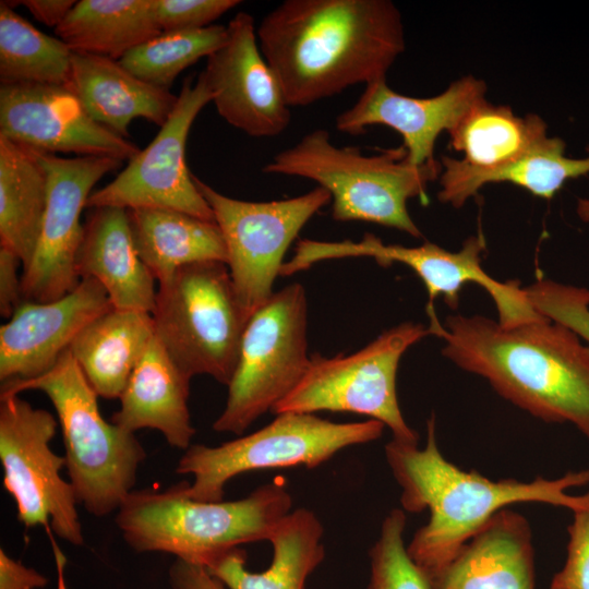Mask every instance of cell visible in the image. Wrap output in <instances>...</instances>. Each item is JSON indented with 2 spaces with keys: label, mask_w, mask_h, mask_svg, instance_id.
<instances>
[{
  "label": "cell",
  "mask_w": 589,
  "mask_h": 589,
  "mask_svg": "<svg viewBox=\"0 0 589 589\" xmlns=\"http://www.w3.org/2000/svg\"><path fill=\"white\" fill-rule=\"evenodd\" d=\"M256 34L290 107L386 79L406 47L400 11L389 0H285Z\"/></svg>",
  "instance_id": "cell-1"
},
{
  "label": "cell",
  "mask_w": 589,
  "mask_h": 589,
  "mask_svg": "<svg viewBox=\"0 0 589 589\" xmlns=\"http://www.w3.org/2000/svg\"><path fill=\"white\" fill-rule=\"evenodd\" d=\"M429 318L455 365L534 418L570 423L589 440V348L576 333L544 316L512 326L478 314Z\"/></svg>",
  "instance_id": "cell-2"
},
{
  "label": "cell",
  "mask_w": 589,
  "mask_h": 589,
  "mask_svg": "<svg viewBox=\"0 0 589 589\" xmlns=\"http://www.w3.org/2000/svg\"><path fill=\"white\" fill-rule=\"evenodd\" d=\"M390 472L401 489L405 512L430 514L407 545L411 560L430 579L501 509L516 503H543L572 513L589 506V492L567 491L589 484V470L568 471L562 477H538L531 481L514 478L492 480L474 470H465L447 460L436 440V419L426 421V442L392 438L385 445Z\"/></svg>",
  "instance_id": "cell-3"
},
{
  "label": "cell",
  "mask_w": 589,
  "mask_h": 589,
  "mask_svg": "<svg viewBox=\"0 0 589 589\" xmlns=\"http://www.w3.org/2000/svg\"><path fill=\"white\" fill-rule=\"evenodd\" d=\"M291 507L284 480L228 502L193 500L182 481L164 490L134 489L116 512L115 521L134 552L168 553L206 567L230 549L268 541Z\"/></svg>",
  "instance_id": "cell-4"
},
{
  "label": "cell",
  "mask_w": 589,
  "mask_h": 589,
  "mask_svg": "<svg viewBox=\"0 0 589 589\" xmlns=\"http://www.w3.org/2000/svg\"><path fill=\"white\" fill-rule=\"evenodd\" d=\"M262 171L315 181L329 192L335 220L373 223L421 238L407 204L413 197L428 204V185L438 179L442 165L410 164L402 144L373 155L338 147L326 130L316 129L275 154Z\"/></svg>",
  "instance_id": "cell-5"
},
{
  "label": "cell",
  "mask_w": 589,
  "mask_h": 589,
  "mask_svg": "<svg viewBox=\"0 0 589 589\" xmlns=\"http://www.w3.org/2000/svg\"><path fill=\"white\" fill-rule=\"evenodd\" d=\"M40 390L57 412L65 449V468L77 501L88 514L117 512L135 489L146 452L129 432L104 419L98 395L70 350L40 376L1 383L0 397Z\"/></svg>",
  "instance_id": "cell-6"
},
{
  "label": "cell",
  "mask_w": 589,
  "mask_h": 589,
  "mask_svg": "<svg viewBox=\"0 0 589 589\" xmlns=\"http://www.w3.org/2000/svg\"><path fill=\"white\" fill-rule=\"evenodd\" d=\"M158 284L152 312L157 339L189 377L206 374L228 386L251 315L227 264H189Z\"/></svg>",
  "instance_id": "cell-7"
},
{
  "label": "cell",
  "mask_w": 589,
  "mask_h": 589,
  "mask_svg": "<svg viewBox=\"0 0 589 589\" xmlns=\"http://www.w3.org/2000/svg\"><path fill=\"white\" fill-rule=\"evenodd\" d=\"M385 425L373 419L337 423L314 413L281 412L262 429L217 446L193 444L176 472L191 474L185 494L201 502L224 501L226 484L238 474L275 468H315L339 450L373 442Z\"/></svg>",
  "instance_id": "cell-8"
},
{
  "label": "cell",
  "mask_w": 589,
  "mask_h": 589,
  "mask_svg": "<svg viewBox=\"0 0 589 589\" xmlns=\"http://www.w3.org/2000/svg\"><path fill=\"white\" fill-rule=\"evenodd\" d=\"M306 325V296L298 283L274 292L252 314L228 385L226 406L213 430L241 435L299 384L311 358Z\"/></svg>",
  "instance_id": "cell-9"
},
{
  "label": "cell",
  "mask_w": 589,
  "mask_h": 589,
  "mask_svg": "<svg viewBox=\"0 0 589 589\" xmlns=\"http://www.w3.org/2000/svg\"><path fill=\"white\" fill-rule=\"evenodd\" d=\"M429 335V326L405 322L351 354L314 353L302 380L272 412H354L382 422L396 441L418 443L398 404L396 376L402 354Z\"/></svg>",
  "instance_id": "cell-10"
},
{
  "label": "cell",
  "mask_w": 589,
  "mask_h": 589,
  "mask_svg": "<svg viewBox=\"0 0 589 589\" xmlns=\"http://www.w3.org/2000/svg\"><path fill=\"white\" fill-rule=\"evenodd\" d=\"M485 248L481 231L467 238L456 252L429 241L417 247L385 244L371 233H365L360 241L303 239L297 243L293 256L283 264L280 276L292 275L326 260L371 257L383 267L400 263L412 269L428 291L426 310H434V300L438 297L456 310L461 289L473 283L492 298L501 325L512 326L541 317L519 283H503L484 272L481 261Z\"/></svg>",
  "instance_id": "cell-11"
},
{
  "label": "cell",
  "mask_w": 589,
  "mask_h": 589,
  "mask_svg": "<svg viewBox=\"0 0 589 589\" xmlns=\"http://www.w3.org/2000/svg\"><path fill=\"white\" fill-rule=\"evenodd\" d=\"M57 424L49 411L34 408L19 395L0 397L3 485L26 528L49 526L60 539L82 545L80 503L71 482L61 476L65 458L50 447Z\"/></svg>",
  "instance_id": "cell-12"
},
{
  "label": "cell",
  "mask_w": 589,
  "mask_h": 589,
  "mask_svg": "<svg viewBox=\"0 0 589 589\" xmlns=\"http://www.w3.org/2000/svg\"><path fill=\"white\" fill-rule=\"evenodd\" d=\"M192 177L221 231L237 296L252 316L273 296L289 245L332 196L317 187L296 197L248 202L224 195Z\"/></svg>",
  "instance_id": "cell-13"
},
{
  "label": "cell",
  "mask_w": 589,
  "mask_h": 589,
  "mask_svg": "<svg viewBox=\"0 0 589 589\" xmlns=\"http://www.w3.org/2000/svg\"><path fill=\"white\" fill-rule=\"evenodd\" d=\"M212 93L201 73L184 80L177 104L155 139L108 184L89 195L86 207L170 208L215 221L185 164L190 129Z\"/></svg>",
  "instance_id": "cell-14"
},
{
  "label": "cell",
  "mask_w": 589,
  "mask_h": 589,
  "mask_svg": "<svg viewBox=\"0 0 589 589\" xmlns=\"http://www.w3.org/2000/svg\"><path fill=\"white\" fill-rule=\"evenodd\" d=\"M48 180L38 242L22 274L23 301L49 302L80 283L76 255L84 236L81 213L94 185L122 161L107 157L64 158L34 149Z\"/></svg>",
  "instance_id": "cell-15"
},
{
  "label": "cell",
  "mask_w": 589,
  "mask_h": 589,
  "mask_svg": "<svg viewBox=\"0 0 589 589\" xmlns=\"http://www.w3.org/2000/svg\"><path fill=\"white\" fill-rule=\"evenodd\" d=\"M0 136L29 148L131 160L136 144L95 121L65 86L1 84Z\"/></svg>",
  "instance_id": "cell-16"
},
{
  "label": "cell",
  "mask_w": 589,
  "mask_h": 589,
  "mask_svg": "<svg viewBox=\"0 0 589 589\" xmlns=\"http://www.w3.org/2000/svg\"><path fill=\"white\" fill-rule=\"evenodd\" d=\"M219 116L253 137H274L290 123L281 84L264 58L254 19L238 12L227 25V39L207 57L202 72Z\"/></svg>",
  "instance_id": "cell-17"
},
{
  "label": "cell",
  "mask_w": 589,
  "mask_h": 589,
  "mask_svg": "<svg viewBox=\"0 0 589 589\" xmlns=\"http://www.w3.org/2000/svg\"><path fill=\"white\" fill-rule=\"evenodd\" d=\"M486 84L473 75H465L442 93L426 98L401 95L392 89L386 79L371 82L353 106L335 119L337 130L358 135L374 124L386 125L402 136L407 158L414 166L435 161L437 137L447 133L480 100L485 98Z\"/></svg>",
  "instance_id": "cell-18"
},
{
  "label": "cell",
  "mask_w": 589,
  "mask_h": 589,
  "mask_svg": "<svg viewBox=\"0 0 589 589\" xmlns=\"http://www.w3.org/2000/svg\"><path fill=\"white\" fill-rule=\"evenodd\" d=\"M111 309L105 288L92 277L57 300L22 301L0 327L1 383L49 371L83 328Z\"/></svg>",
  "instance_id": "cell-19"
},
{
  "label": "cell",
  "mask_w": 589,
  "mask_h": 589,
  "mask_svg": "<svg viewBox=\"0 0 589 589\" xmlns=\"http://www.w3.org/2000/svg\"><path fill=\"white\" fill-rule=\"evenodd\" d=\"M431 589H536L532 531L509 508L497 512L440 572Z\"/></svg>",
  "instance_id": "cell-20"
},
{
  "label": "cell",
  "mask_w": 589,
  "mask_h": 589,
  "mask_svg": "<svg viewBox=\"0 0 589 589\" xmlns=\"http://www.w3.org/2000/svg\"><path fill=\"white\" fill-rule=\"evenodd\" d=\"M76 271L81 278H95L105 288L113 309L152 314L156 279L135 249L125 208H91Z\"/></svg>",
  "instance_id": "cell-21"
},
{
  "label": "cell",
  "mask_w": 589,
  "mask_h": 589,
  "mask_svg": "<svg viewBox=\"0 0 589 589\" xmlns=\"http://www.w3.org/2000/svg\"><path fill=\"white\" fill-rule=\"evenodd\" d=\"M190 381L154 336L119 398L120 408L111 422L132 433L157 430L170 446L185 450L196 432L188 404Z\"/></svg>",
  "instance_id": "cell-22"
},
{
  "label": "cell",
  "mask_w": 589,
  "mask_h": 589,
  "mask_svg": "<svg viewBox=\"0 0 589 589\" xmlns=\"http://www.w3.org/2000/svg\"><path fill=\"white\" fill-rule=\"evenodd\" d=\"M65 86L95 121L125 139L136 118L161 128L178 100L168 89L135 76L119 60L91 53H72Z\"/></svg>",
  "instance_id": "cell-23"
},
{
  "label": "cell",
  "mask_w": 589,
  "mask_h": 589,
  "mask_svg": "<svg viewBox=\"0 0 589 589\" xmlns=\"http://www.w3.org/2000/svg\"><path fill=\"white\" fill-rule=\"evenodd\" d=\"M323 533L312 510L297 508L280 520L269 538L273 558L265 570H248L247 553L240 548L221 553L204 568L226 589H304L309 576L324 560Z\"/></svg>",
  "instance_id": "cell-24"
},
{
  "label": "cell",
  "mask_w": 589,
  "mask_h": 589,
  "mask_svg": "<svg viewBox=\"0 0 589 589\" xmlns=\"http://www.w3.org/2000/svg\"><path fill=\"white\" fill-rule=\"evenodd\" d=\"M586 149V157H568L566 143L558 136H549L513 163L489 170L474 169L461 159L442 156L437 197L442 203L460 208L484 185L507 182L549 200L568 180L589 175V146Z\"/></svg>",
  "instance_id": "cell-25"
},
{
  "label": "cell",
  "mask_w": 589,
  "mask_h": 589,
  "mask_svg": "<svg viewBox=\"0 0 589 589\" xmlns=\"http://www.w3.org/2000/svg\"><path fill=\"white\" fill-rule=\"evenodd\" d=\"M154 336L151 313L111 309L84 327L69 350L97 395L116 399Z\"/></svg>",
  "instance_id": "cell-26"
},
{
  "label": "cell",
  "mask_w": 589,
  "mask_h": 589,
  "mask_svg": "<svg viewBox=\"0 0 589 589\" xmlns=\"http://www.w3.org/2000/svg\"><path fill=\"white\" fill-rule=\"evenodd\" d=\"M127 211L135 249L158 283L189 264L206 261L227 264L226 244L216 221L170 208Z\"/></svg>",
  "instance_id": "cell-27"
},
{
  "label": "cell",
  "mask_w": 589,
  "mask_h": 589,
  "mask_svg": "<svg viewBox=\"0 0 589 589\" xmlns=\"http://www.w3.org/2000/svg\"><path fill=\"white\" fill-rule=\"evenodd\" d=\"M48 180L35 151L0 136V248L23 269L31 262L46 209Z\"/></svg>",
  "instance_id": "cell-28"
},
{
  "label": "cell",
  "mask_w": 589,
  "mask_h": 589,
  "mask_svg": "<svg viewBox=\"0 0 589 589\" xmlns=\"http://www.w3.org/2000/svg\"><path fill=\"white\" fill-rule=\"evenodd\" d=\"M161 33L153 0H81L55 28L73 52L113 60Z\"/></svg>",
  "instance_id": "cell-29"
},
{
  "label": "cell",
  "mask_w": 589,
  "mask_h": 589,
  "mask_svg": "<svg viewBox=\"0 0 589 589\" xmlns=\"http://www.w3.org/2000/svg\"><path fill=\"white\" fill-rule=\"evenodd\" d=\"M449 147L474 169L503 167L541 145L550 135L544 120L533 113L517 116L512 108L477 103L448 132Z\"/></svg>",
  "instance_id": "cell-30"
},
{
  "label": "cell",
  "mask_w": 589,
  "mask_h": 589,
  "mask_svg": "<svg viewBox=\"0 0 589 589\" xmlns=\"http://www.w3.org/2000/svg\"><path fill=\"white\" fill-rule=\"evenodd\" d=\"M72 53L61 39L40 32L4 1L0 2L1 84L65 85Z\"/></svg>",
  "instance_id": "cell-31"
},
{
  "label": "cell",
  "mask_w": 589,
  "mask_h": 589,
  "mask_svg": "<svg viewBox=\"0 0 589 589\" xmlns=\"http://www.w3.org/2000/svg\"><path fill=\"white\" fill-rule=\"evenodd\" d=\"M227 39V26L213 24L191 31L163 32L125 53L119 61L139 79L168 89L187 68L216 51Z\"/></svg>",
  "instance_id": "cell-32"
},
{
  "label": "cell",
  "mask_w": 589,
  "mask_h": 589,
  "mask_svg": "<svg viewBox=\"0 0 589 589\" xmlns=\"http://www.w3.org/2000/svg\"><path fill=\"white\" fill-rule=\"evenodd\" d=\"M406 513L392 509L369 551L370 578L365 589H431L430 579L411 560L404 541Z\"/></svg>",
  "instance_id": "cell-33"
},
{
  "label": "cell",
  "mask_w": 589,
  "mask_h": 589,
  "mask_svg": "<svg viewBox=\"0 0 589 589\" xmlns=\"http://www.w3.org/2000/svg\"><path fill=\"white\" fill-rule=\"evenodd\" d=\"M534 310L576 333L589 348V289L538 278L524 287Z\"/></svg>",
  "instance_id": "cell-34"
},
{
  "label": "cell",
  "mask_w": 589,
  "mask_h": 589,
  "mask_svg": "<svg viewBox=\"0 0 589 589\" xmlns=\"http://www.w3.org/2000/svg\"><path fill=\"white\" fill-rule=\"evenodd\" d=\"M161 32L191 31L213 25L240 4L239 0H153Z\"/></svg>",
  "instance_id": "cell-35"
},
{
  "label": "cell",
  "mask_w": 589,
  "mask_h": 589,
  "mask_svg": "<svg viewBox=\"0 0 589 589\" xmlns=\"http://www.w3.org/2000/svg\"><path fill=\"white\" fill-rule=\"evenodd\" d=\"M566 560L550 589H589V506L573 512Z\"/></svg>",
  "instance_id": "cell-36"
},
{
  "label": "cell",
  "mask_w": 589,
  "mask_h": 589,
  "mask_svg": "<svg viewBox=\"0 0 589 589\" xmlns=\"http://www.w3.org/2000/svg\"><path fill=\"white\" fill-rule=\"evenodd\" d=\"M21 260L11 251L0 248V314L10 318L22 303V277L17 275Z\"/></svg>",
  "instance_id": "cell-37"
},
{
  "label": "cell",
  "mask_w": 589,
  "mask_h": 589,
  "mask_svg": "<svg viewBox=\"0 0 589 589\" xmlns=\"http://www.w3.org/2000/svg\"><path fill=\"white\" fill-rule=\"evenodd\" d=\"M47 585L45 575L0 550V589H40Z\"/></svg>",
  "instance_id": "cell-38"
},
{
  "label": "cell",
  "mask_w": 589,
  "mask_h": 589,
  "mask_svg": "<svg viewBox=\"0 0 589 589\" xmlns=\"http://www.w3.org/2000/svg\"><path fill=\"white\" fill-rule=\"evenodd\" d=\"M172 589H226L203 566L176 558L168 569Z\"/></svg>",
  "instance_id": "cell-39"
},
{
  "label": "cell",
  "mask_w": 589,
  "mask_h": 589,
  "mask_svg": "<svg viewBox=\"0 0 589 589\" xmlns=\"http://www.w3.org/2000/svg\"><path fill=\"white\" fill-rule=\"evenodd\" d=\"M76 2L73 0H25L20 1L40 23L57 27Z\"/></svg>",
  "instance_id": "cell-40"
},
{
  "label": "cell",
  "mask_w": 589,
  "mask_h": 589,
  "mask_svg": "<svg viewBox=\"0 0 589 589\" xmlns=\"http://www.w3.org/2000/svg\"><path fill=\"white\" fill-rule=\"evenodd\" d=\"M576 214L581 221L589 224V197L577 199Z\"/></svg>",
  "instance_id": "cell-41"
}]
</instances>
